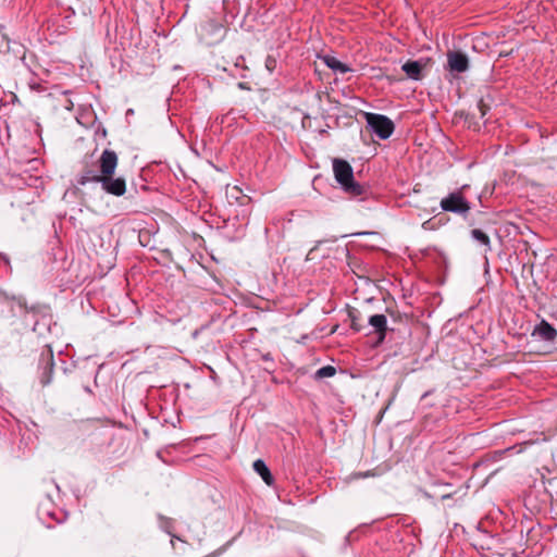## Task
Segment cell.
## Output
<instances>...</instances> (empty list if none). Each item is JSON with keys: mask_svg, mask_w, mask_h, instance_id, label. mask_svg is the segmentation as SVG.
<instances>
[{"mask_svg": "<svg viewBox=\"0 0 557 557\" xmlns=\"http://www.w3.org/2000/svg\"><path fill=\"white\" fill-rule=\"evenodd\" d=\"M333 170L336 181L342 185L346 190L355 192L356 184L354 181V174L352 167L347 161L343 159H335L333 161Z\"/></svg>", "mask_w": 557, "mask_h": 557, "instance_id": "obj_1", "label": "cell"}, {"mask_svg": "<svg viewBox=\"0 0 557 557\" xmlns=\"http://www.w3.org/2000/svg\"><path fill=\"white\" fill-rule=\"evenodd\" d=\"M366 118H367L369 126L381 138H388L394 132V123L384 115L367 113Z\"/></svg>", "mask_w": 557, "mask_h": 557, "instance_id": "obj_2", "label": "cell"}, {"mask_svg": "<svg viewBox=\"0 0 557 557\" xmlns=\"http://www.w3.org/2000/svg\"><path fill=\"white\" fill-rule=\"evenodd\" d=\"M442 208L447 211L465 212L469 209L468 204L459 195H451L442 202Z\"/></svg>", "mask_w": 557, "mask_h": 557, "instance_id": "obj_3", "label": "cell"}, {"mask_svg": "<svg viewBox=\"0 0 557 557\" xmlns=\"http://www.w3.org/2000/svg\"><path fill=\"white\" fill-rule=\"evenodd\" d=\"M448 64L457 72H464L468 68V58L462 52H453L448 55Z\"/></svg>", "mask_w": 557, "mask_h": 557, "instance_id": "obj_4", "label": "cell"}, {"mask_svg": "<svg viewBox=\"0 0 557 557\" xmlns=\"http://www.w3.org/2000/svg\"><path fill=\"white\" fill-rule=\"evenodd\" d=\"M403 70L408 74V76L413 79H416L418 80L421 78V70H422V65L419 63V62H416V61H409L407 62L404 66H403Z\"/></svg>", "mask_w": 557, "mask_h": 557, "instance_id": "obj_5", "label": "cell"}, {"mask_svg": "<svg viewBox=\"0 0 557 557\" xmlns=\"http://www.w3.org/2000/svg\"><path fill=\"white\" fill-rule=\"evenodd\" d=\"M536 333H538L540 336H542L546 340H552L556 335L555 330L550 326V324H547L545 322H542L540 326H538V328L536 329Z\"/></svg>", "mask_w": 557, "mask_h": 557, "instance_id": "obj_6", "label": "cell"}, {"mask_svg": "<svg viewBox=\"0 0 557 557\" xmlns=\"http://www.w3.org/2000/svg\"><path fill=\"white\" fill-rule=\"evenodd\" d=\"M115 163H117V158H115L114 154H105L103 159V171L106 173H111L115 167Z\"/></svg>", "mask_w": 557, "mask_h": 557, "instance_id": "obj_7", "label": "cell"}, {"mask_svg": "<svg viewBox=\"0 0 557 557\" xmlns=\"http://www.w3.org/2000/svg\"><path fill=\"white\" fill-rule=\"evenodd\" d=\"M110 186L113 187V188L110 190V192H111V193H114L115 195H120V194L124 193V189H126V184H124V181L121 180V179L115 180Z\"/></svg>", "mask_w": 557, "mask_h": 557, "instance_id": "obj_8", "label": "cell"}, {"mask_svg": "<svg viewBox=\"0 0 557 557\" xmlns=\"http://www.w3.org/2000/svg\"><path fill=\"white\" fill-rule=\"evenodd\" d=\"M256 469L257 471H258L260 475L262 476V478L264 480H267L269 482V479H270V475H269V471L267 470V468H265L263 465L261 463H257L256 464Z\"/></svg>", "mask_w": 557, "mask_h": 557, "instance_id": "obj_9", "label": "cell"}, {"mask_svg": "<svg viewBox=\"0 0 557 557\" xmlns=\"http://www.w3.org/2000/svg\"><path fill=\"white\" fill-rule=\"evenodd\" d=\"M473 236H475L478 240H480V242H482L483 244H488V243H489V238H488V236L483 233V232L480 231V230H475V231H473Z\"/></svg>", "mask_w": 557, "mask_h": 557, "instance_id": "obj_10", "label": "cell"}]
</instances>
